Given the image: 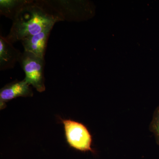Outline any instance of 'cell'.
Here are the masks:
<instances>
[{"instance_id":"6da1fadb","label":"cell","mask_w":159,"mask_h":159,"mask_svg":"<svg viewBox=\"0 0 159 159\" xmlns=\"http://www.w3.org/2000/svg\"><path fill=\"white\" fill-rule=\"evenodd\" d=\"M61 21L45 0H30L12 20V26L6 38L12 44L21 41Z\"/></svg>"},{"instance_id":"7a4b0ae2","label":"cell","mask_w":159,"mask_h":159,"mask_svg":"<svg viewBox=\"0 0 159 159\" xmlns=\"http://www.w3.org/2000/svg\"><path fill=\"white\" fill-rule=\"evenodd\" d=\"M62 21H81L93 17L95 6L86 1L45 0Z\"/></svg>"},{"instance_id":"3957f363","label":"cell","mask_w":159,"mask_h":159,"mask_svg":"<svg viewBox=\"0 0 159 159\" xmlns=\"http://www.w3.org/2000/svg\"><path fill=\"white\" fill-rule=\"evenodd\" d=\"M19 62L25 74L26 82L39 93L45 91L44 57L24 51Z\"/></svg>"},{"instance_id":"277c9868","label":"cell","mask_w":159,"mask_h":159,"mask_svg":"<svg viewBox=\"0 0 159 159\" xmlns=\"http://www.w3.org/2000/svg\"><path fill=\"white\" fill-rule=\"evenodd\" d=\"M61 119L63 124L67 143L70 147L82 152L96 153L92 147V135L84 124L71 119Z\"/></svg>"},{"instance_id":"5b68a950","label":"cell","mask_w":159,"mask_h":159,"mask_svg":"<svg viewBox=\"0 0 159 159\" xmlns=\"http://www.w3.org/2000/svg\"><path fill=\"white\" fill-rule=\"evenodd\" d=\"M33 93L30 84L25 79L15 80L0 90V108L6 107V103L18 97H32Z\"/></svg>"},{"instance_id":"8992f818","label":"cell","mask_w":159,"mask_h":159,"mask_svg":"<svg viewBox=\"0 0 159 159\" xmlns=\"http://www.w3.org/2000/svg\"><path fill=\"white\" fill-rule=\"evenodd\" d=\"M54 25H51L39 33L25 38L21 41L24 51L44 57L47 43Z\"/></svg>"},{"instance_id":"52a82bcc","label":"cell","mask_w":159,"mask_h":159,"mask_svg":"<svg viewBox=\"0 0 159 159\" xmlns=\"http://www.w3.org/2000/svg\"><path fill=\"white\" fill-rule=\"evenodd\" d=\"M21 52L16 48L13 44L6 37L0 35V70L13 69L19 61Z\"/></svg>"},{"instance_id":"ba28073f","label":"cell","mask_w":159,"mask_h":159,"mask_svg":"<svg viewBox=\"0 0 159 159\" xmlns=\"http://www.w3.org/2000/svg\"><path fill=\"white\" fill-rule=\"evenodd\" d=\"M30 0H0V13L11 20Z\"/></svg>"},{"instance_id":"9c48e42d","label":"cell","mask_w":159,"mask_h":159,"mask_svg":"<svg viewBox=\"0 0 159 159\" xmlns=\"http://www.w3.org/2000/svg\"><path fill=\"white\" fill-rule=\"evenodd\" d=\"M149 130L153 134L156 142L159 145V105L154 112L152 120L149 125Z\"/></svg>"}]
</instances>
